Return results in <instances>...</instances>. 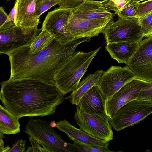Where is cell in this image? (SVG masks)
Segmentation results:
<instances>
[{"label": "cell", "instance_id": "cell-1", "mask_svg": "<svg viewBox=\"0 0 152 152\" xmlns=\"http://www.w3.org/2000/svg\"><path fill=\"white\" fill-rule=\"evenodd\" d=\"M1 84L2 103L18 119L54 114L65 99L56 85L37 79H9Z\"/></svg>", "mask_w": 152, "mask_h": 152}, {"label": "cell", "instance_id": "cell-2", "mask_svg": "<svg viewBox=\"0 0 152 152\" xmlns=\"http://www.w3.org/2000/svg\"><path fill=\"white\" fill-rule=\"evenodd\" d=\"M90 40V38H84L61 44L54 39L47 48L34 54L29 53V45L16 50L7 55L11 66L9 79H35L56 85V72L78 45Z\"/></svg>", "mask_w": 152, "mask_h": 152}, {"label": "cell", "instance_id": "cell-3", "mask_svg": "<svg viewBox=\"0 0 152 152\" xmlns=\"http://www.w3.org/2000/svg\"><path fill=\"white\" fill-rule=\"evenodd\" d=\"M101 48L88 52H75L56 72V86L64 95L76 90Z\"/></svg>", "mask_w": 152, "mask_h": 152}, {"label": "cell", "instance_id": "cell-4", "mask_svg": "<svg viewBox=\"0 0 152 152\" xmlns=\"http://www.w3.org/2000/svg\"><path fill=\"white\" fill-rule=\"evenodd\" d=\"M25 132L37 141L46 152H77L72 144L67 142L45 121L30 118Z\"/></svg>", "mask_w": 152, "mask_h": 152}, {"label": "cell", "instance_id": "cell-5", "mask_svg": "<svg viewBox=\"0 0 152 152\" xmlns=\"http://www.w3.org/2000/svg\"><path fill=\"white\" fill-rule=\"evenodd\" d=\"M152 112V100L136 99L120 107L110 121L113 128L121 130L140 122Z\"/></svg>", "mask_w": 152, "mask_h": 152}, {"label": "cell", "instance_id": "cell-6", "mask_svg": "<svg viewBox=\"0 0 152 152\" xmlns=\"http://www.w3.org/2000/svg\"><path fill=\"white\" fill-rule=\"evenodd\" d=\"M110 21L104 29L107 43L121 42H139L144 37L138 18L119 17Z\"/></svg>", "mask_w": 152, "mask_h": 152}, {"label": "cell", "instance_id": "cell-7", "mask_svg": "<svg viewBox=\"0 0 152 152\" xmlns=\"http://www.w3.org/2000/svg\"><path fill=\"white\" fill-rule=\"evenodd\" d=\"M126 65L136 78L152 83V35L139 42Z\"/></svg>", "mask_w": 152, "mask_h": 152}, {"label": "cell", "instance_id": "cell-8", "mask_svg": "<svg viewBox=\"0 0 152 152\" xmlns=\"http://www.w3.org/2000/svg\"><path fill=\"white\" fill-rule=\"evenodd\" d=\"M113 17L94 20L80 19L72 12L64 26L75 39L98 36L103 31Z\"/></svg>", "mask_w": 152, "mask_h": 152}, {"label": "cell", "instance_id": "cell-9", "mask_svg": "<svg viewBox=\"0 0 152 152\" xmlns=\"http://www.w3.org/2000/svg\"><path fill=\"white\" fill-rule=\"evenodd\" d=\"M74 118L80 129L90 135L108 142L113 140L111 126L106 118L77 110Z\"/></svg>", "mask_w": 152, "mask_h": 152}, {"label": "cell", "instance_id": "cell-10", "mask_svg": "<svg viewBox=\"0 0 152 152\" xmlns=\"http://www.w3.org/2000/svg\"><path fill=\"white\" fill-rule=\"evenodd\" d=\"M136 78L127 66H112L99 78L98 86L106 101L126 83Z\"/></svg>", "mask_w": 152, "mask_h": 152}, {"label": "cell", "instance_id": "cell-11", "mask_svg": "<svg viewBox=\"0 0 152 152\" xmlns=\"http://www.w3.org/2000/svg\"><path fill=\"white\" fill-rule=\"evenodd\" d=\"M151 83L136 78L130 80L106 101V111L110 119L117 110L126 103L139 98L141 91Z\"/></svg>", "mask_w": 152, "mask_h": 152}, {"label": "cell", "instance_id": "cell-12", "mask_svg": "<svg viewBox=\"0 0 152 152\" xmlns=\"http://www.w3.org/2000/svg\"><path fill=\"white\" fill-rule=\"evenodd\" d=\"M72 10L55 9L48 13L43 22L42 28L47 31L54 40L61 44L75 40L64 27Z\"/></svg>", "mask_w": 152, "mask_h": 152}, {"label": "cell", "instance_id": "cell-13", "mask_svg": "<svg viewBox=\"0 0 152 152\" xmlns=\"http://www.w3.org/2000/svg\"><path fill=\"white\" fill-rule=\"evenodd\" d=\"M41 29H37L31 35H26L14 25L11 28L0 31V54L7 55L23 47L30 45Z\"/></svg>", "mask_w": 152, "mask_h": 152}, {"label": "cell", "instance_id": "cell-14", "mask_svg": "<svg viewBox=\"0 0 152 152\" xmlns=\"http://www.w3.org/2000/svg\"><path fill=\"white\" fill-rule=\"evenodd\" d=\"M36 0H19L18 2L14 24L25 35H31L37 29L40 18L35 13Z\"/></svg>", "mask_w": 152, "mask_h": 152}, {"label": "cell", "instance_id": "cell-15", "mask_svg": "<svg viewBox=\"0 0 152 152\" xmlns=\"http://www.w3.org/2000/svg\"><path fill=\"white\" fill-rule=\"evenodd\" d=\"M106 102L105 98L99 87L97 85L95 86L82 96L76 105L77 110L81 113L98 115L110 121L106 112Z\"/></svg>", "mask_w": 152, "mask_h": 152}, {"label": "cell", "instance_id": "cell-16", "mask_svg": "<svg viewBox=\"0 0 152 152\" xmlns=\"http://www.w3.org/2000/svg\"><path fill=\"white\" fill-rule=\"evenodd\" d=\"M56 127L60 131L66 134L71 140L78 141L98 147L108 148V142L90 135L72 126L65 119L56 122Z\"/></svg>", "mask_w": 152, "mask_h": 152}, {"label": "cell", "instance_id": "cell-17", "mask_svg": "<svg viewBox=\"0 0 152 152\" xmlns=\"http://www.w3.org/2000/svg\"><path fill=\"white\" fill-rule=\"evenodd\" d=\"M72 13L77 18L86 20H94L114 16V14L104 9L99 1L83 0L72 9Z\"/></svg>", "mask_w": 152, "mask_h": 152}, {"label": "cell", "instance_id": "cell-18", "mask_svg": "<svg viewBox=\"0 0 152 152\" xmlns=\"http://www.w3.org/2000/svg\"><path fill=\"white\" fill-rule=\"evenodd\" d=\"M139 42H121L107 43L105 49L119 63L126 64L137 49Z\"/></svg>", "mask_w": 152, "mask_h": 152}, {"label": "cell", "instance_id": "cell-19", "mask_svg": "<svg viewBox=\"0 0 152 152\" xmlns=\"http://www.w3.org/2000/svg\"><path fill=\"white\" fill-rule=\"evenodd\" d=\"M103 72L102 70H98L93 74L88 75L82 81H80L76 90L64 99H69L72 104L77 105L82 96L90 88L98 86L99 78Z\"/></svg>", "mask_w": 152, "mask_h": 152}, {"label": "cell", "instance_id": "cell-20", "mask_svg": "<svg viewBox=\"0 0 152 152\" xmlns=\"http://www.w3.org/2000/svg\"><path fill=\"white\" fill-rule=\"evenodd\" d=\"M20 131L19 119L0 105V132L3 134H11Z\"/></svg>", "mask_w": 152, "mask_h": 152}, {"label": "cell", "instance_id": "cell-21", "mask_svg": "<svg viewBox=\"0 0 152 152\" xmlns=\"http://www.w3.org/2000/svg\"><path fill=\"white\" fill-rule=\"evenodd\" d=\"M53 38L44 29L41 28L28 48L29 53H37L47 48L53 42Z\"/></svg>", "mask_w": 152, "mask_h": 152}, {"label": "cell", "instance_id": "cell-22", "mask_svg": "<svg viewBox=\"0 0 152 152\" xmlns=\"http://www.w3.org/2000/svg\"><path fill=\"white\" fill-rule=\"evenodd\" d=\"M140 1L137 0H128L119 10L115 12L118 17H135L137 8Z\"/></svg>", "mask_w": 152, "mask_h": 152}, {"label": "cell", "instance_id": "cell-23", "mask_svg": "<svg viewBox=\"0 0 152 152\" xmlns=\"http://www.w3.org/2000/svg\"><path fill=\"white\" fill-rule=\"evenodd\" d=\"M59 0H37L35 5V13L37 16L40 18L44 13L52 7L59 5Z\"/></svg>", "mask_w": 152, "mask_h": 152}, {"label": "cell", "instance_id": "cell-24", "mask_svg": "<svg viewBox=\"0 0 152 152\" xmlns=\"http://www.w3.org/2000/svg\"><path fill=\"white\" fill-rule=\"evenodd\" d=\"M72 145L79 152H113L108 148L98 147L77 141H74Z\"/></svg>", "mask_w": 152, "mask_h": 152}, {"label": "cell", "instance_id": "cell-25", "mask_svg": "<svg viewBox=\"0 0 152 152\" xmlns=\"http://www.w3.org/2000/svg\"><path fill=\"white\" fill-rule=\"evenodd\" d=\"M144 37L152 35V12L138 18Z\"/></svg>", "mask_w": 152, "mask_h": 152}, {"label": "cell", "instance_id": "cell-26", "mask_svg": "<svg viewBox=\"0 0 152 152\" xmlns=\"http://www.w3.org/2000/svg\"><path fill=\"white\" fill-rule=\"evenodd\" d=\"M128 0H103L99 1L101 5L110 12H115L120 9Z\"/></svg>", "mask_w": 152, "mask_h": 152}, {"label": "cell", "instance_id": "cell-27", "mask_svg": "<svg viewBox=\"0 0 152 152\" xmlns=\"http://www.w3.org/2000/svg\"><path fill=\"white\" fill-rule=\"evenodd\" d=\"M151 12H152V0H145L139 3L135 17L139 18Z\"/></svg>", "mask_w": 152, "mask_h": 152}, {"label": "cell", "instance_id": "cell-28", "mask_svg": "<svg viewBox=\"0 0 152 152\" xmlns=\"http://www.w3.org/2000/svg\"><path fill=\"white\" fill-rule=\"evenodd\" d=\"M8 16L3 8L0 6V31L9 28L14 25L12 21L6 23Z\"/></svg>", "mask_w": 152, "mask_h": 152}, {"label": "cell", "instance_id": "cell-29", "mask_svg": "<svg viewBox=\"0 0 152 152\" xmlns=\"http://www.w3.org/2000/svg\"><path fill=\"white\" fill-rule=\"evenodd\" d=\"M60 9H73L80 4L83 0H59Z\"/></svg>", "mask_w": 152, "mask_h": 152}, {"label": "cell", "instance_id": "cell-30", "mask_svg": "<svg viewBox=\"0 0 152 152\" xmlns=\"http://www.w3.org/2000/svg\"><path fill=\"white\" fill-rule=\"evenodd\" d=\"M26 141L25 140L20 139L16 141L12 146L9 149L7 152H24L26 148Z\"/></svg>", "mask_w": 152, "mask_h": 152}, {"label": "cell", "instance_id": "cell-31", "mask_svg": "<svg viewBox=\"0 0 152 152\" xmlns=\"http://www.w3.org/2000/svg\"><path fill=\"white\" fill-rule=\"evenodd\" d=\"M29 140L32 145V147H28L26 152H46L45 149L42 147L40 144L36 140L30 137Z\"/></svg>", "mask_w": 152, "mask_h": 152}, {"label": "cell", "instance_id": "cell-32", "mask_svg": "<svg viewBox=\"0 0 152 152\" xmlns=\"http://www.w3.org/2000/svg\"><path fill=\"white\" fill-rule=\"evenodd\" d=\"M19 0H16L15 5L7 18L6 23L12 21L13 24L17 12V7Z\"/></svg>", "mask_w": 152, "mask_h": 152}, {"label": "cell", "instance_id": "cell-33", "mask_svg": "<svg viewBox=\"0 0 152 152\" xmlns=\"http://www.w3.org/2000/svg\"><path fill=\"white\" fill-rule=\"evenodd\" d=\"M10 147L7 146L4 147V144L3 139L0 141V152H7Z\"/></svg>", "mask_w": 152, "mask_h": 152}, {"label": "cell", "instance_id": "cell-34", "mask_svg": "<svg viewBox=\"0 0 152 152\" xmlns=\"http://www.w3.org/2000/svg\"><path fill=\"white\" fill-rule=\"evenodd\" d=\"M49 124L51 127H56V123L54 121H52Z\"/></svg>", "mask_w": 152, "mask_h": 152}, {"label": "cell", "instance_id": "cell-35", "mask_svg": "<svg viewBox=\"0 0 152 152\" xmlns=\"http://www.w3.org/2000/svg\"><path fill=\"white\" fill-rule=\"evenodd\" d=\"M4 137L3 134L0 132V141Z\"/></svg>", "mask_w": 152, "mask_h": 152}, {"label": "cell", "instance_id": "cell-36", "mask_svg": "<svg viewBox=\"0 0 152 152\" xmlns=\"http://www.w3.org/2000/svg\"><path fill=\"white\" fill-rule=\"evenodd\" d=\"M0 99L1 100V92L0 91Z\"/></svg>", "mask_w": 152, "mask_h": 152}, {"label": "cell", "instance_id": "cell-37", "mask_svg": "<svg viewBox=\"0 0 152 152\" xmlns=\"http://www.w3.org/2000/svg\"><path fill=\"white\" fill-rule=\"evenodd\" d=\"M137 0L139 1H140H140H145V0Z\"/></svg>", "mask_w": 152, "mask_h": 152}, {"label": "cell", "instance_id": "cell-38", "mask_svg": "<svg viewBox=\"0 0 152 152\" xmlns=\"http://www.w3.org/2000/svg\"><path fill=\"white\" fill-rule=\"evenodd\" d=\"M6 0L7 1H10V0Z\"/></svg>", "mask_w": 152, "mask_h": 152}]
</instances>
